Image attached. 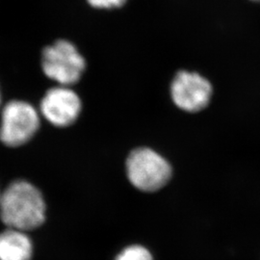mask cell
I'll use <instances>...</instances> for the list:
<instances>
[{
    "label": "cell",
    "mask_w": 260,
    "mask_h": 260,
    "mask_svg": "<svg viewBox=\"0 0 260 260\" xmlns=\"http://www.w3.org/2000/svg\"><path fill=\"white\" fill-rule=\"evenodd\" d=\"M40 115L23 101H11L0 113V142L10 148L25 145L37 133Z\"/></svg>",
    "instance_id": "obj_4"
},
{
    "label": "cell",
    "mask_w": 260,
    "mask_h": 260,
    "mask_svg": "<svg viewBox=\"0 0 260 260\" xmlns=\"http://www.w3.org/2000/svg\"><path fill=\"white\" fill-rule=\"evenodd\" d=\"M130 183L142 192L152 193L167 185L172 167L165 158L149 148L132 150L125 162Z\"/></svg>",
    "instance_id": "obj_2"
},
{
    "label": "cell",
    "mask_w": 260,
    "mask_h": 260,
    "mask_svg": "<svg viewBox=\"0 0 260 260\" xmlns=\"http://www.w3.org/2000/svg\"><path fill=\"white\" fill-rule=\"evenodd\" d=\"M171 96L174 103L183 111H202L211 100L212 86L199 74L181 71L172 81Z\"/></svg>",
    "instance_id": "obj_5"
},
{
    "label": "cell",
    "mask_w": 260,
    "mask_h": 260,
    "mask_svg": "<svg viewBox=\"0 0 260 260\" xmlns=\"http://www.w3.org/2000/svg\"><path fill=\"white\" fill-rule=\"evenodd\" d=\"M86 63L75 45L59 40L45 48L42 54V69L49 79L60 86H71L79 81Z\"/></svg>",
    "instance_id": "obj_3"
},
{
    "label": "cell",
    "mask_w": 260,
    "mask_h": 260,
    "mask_svg": "<svg viewBox=\"0 0 260 260\" xmlns=\"http://www.w3.org/2000/svg\"><path fill=\"white\" fill-rule=\"evenodd\" d=\"M251 1H253V2H260V0H251Z\"/></svg>",
    "instance_id": "obj_10"
},
{
    "label": "cell",
    "mask_w": 260,
    "mask_h": 260,
    "mask_svg": "<svg viewBox=\"0 0 260 260\" xmlns=\"http://www.w3.org/2000/svg\"><path fill=\"white\" fill-rule=\"evenodd\" d=\"M33 243L27 233L7 228L0 233V260H31Z\"/></svg>",
    "instance_id": "obj_7"
},
{
    "label": "cell",
    "mask_w": 260,
    "mask_h": 260,
    "mask_svg": "<svg viewBox=\"0 0 260 260\" xmlns=\"http://www.w3.org/2000/svg\"><path fill=\"white\" fill-rule=\"evenodd\" d=\"M47 205L37 187L26 180L12 182L0 196V219L7 228L30 232L46 221Z\"/></svg>",
    "instance_id": "obj_1"
},
{
    "label": "cell",
    "mask_w": 260,
    "mask_h": 260,
    "mask_svg": "<svg viewBox=\"0 0 260 260\" xmlns=\"http://www.w3.org/2000/svg\"><path fill=\"white\" fill-rule=\"evenodd\" d=\"M0 196H1V193H0Z\"/></svg>",
    "instance_id": "obj_12"
},
{
    "label": "cell",
    "mask_w": 260,
    "mask_h": 260,
    "mask_svg": "<svg viewBox=\"0 0 260 260\" xmlns=\"http://www.w3.org/2000/svg\"><path fill=\"white\" fill-rule=\"evenodd\" d=\"M1 100H2V98H1V92H0V105H1Z\"/></svg>",
    "instance_id": "obj_11"
},
{
    "label": "cell",
    "mask_w": 260,
    "mask_h": 260,
    "mask_svg": "<svg viewBox=\"0 0 260 260\" xmlns=\"http://www.w3.org/2000/svg\"><path fill=\"white\" fill-rule=\"evenodd\" d=\"M115 260H153V257L146 247L134 244L120 251Z\"/></svg>",
    "instance_id": "obj_8"
},
{
    "label": "cell",
    "mask_w": 260,
    "mask_h": 260,
    "mask_svg": "<svg viewBox=\"0 0 260 260\" xmlns=\"http://www.w3.org/2000/svg\"><path fill=\"white\" fill-rule=\"evenodd\" d=\"M82 109L78 94L68 86H57L45 93L40 111L49 123L56 127H67L75 123Z\"/></svg>",
    "instance_id": "obj_6"
},
{
    "label": "cell",
    "mask_w": 260,
    "mask_h": 260,
    "mask_svg": "<svg viewBox=\"0 0 260 260\" xmlns=\"http://www.w3.org/2000/svg\"><path fill=\"white\" fill-rule=\"evenodd\" d=\"M88 3L96 9H115L121 7L126 0H87Z\"/></svg>",
    "instance_id": "obj_9"
}]
</instances>
